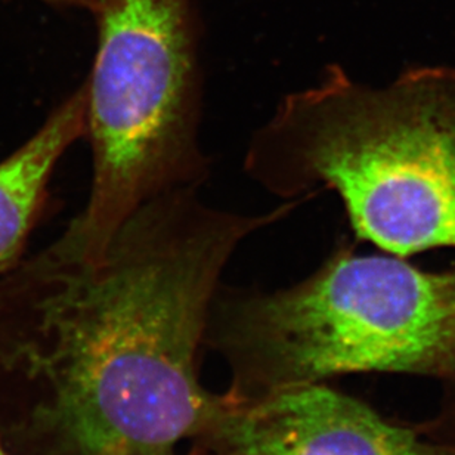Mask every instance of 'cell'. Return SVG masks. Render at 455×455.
<instances>
[{"label": "cell", "mask_w": 455, "mask_h": 455, "mask_svg": "<svg viewBox=\"0 0 455 455\" xmlns=\"http://www.w3.org/2000/svg\"><path fill=\"white\" fill-rule=\"evenodd\" d=\"M285 202L240 215L163 194L86 262L52 244L0 278V439L12 455H173L229 403L200 385L222 272Z\"/></svg>", "instance_id": "obj_1"}, {"label": "cell", "mask_w": 455, "mask_h": 455, "mask_svg": "<svg viewBox=\"0 0 455 455\" xmlns=\"http://www.w3.org/2000/svg\"><path fill=\"white\" fill-rule=\"evenodd\" d=\"M244 171L284 202L334 191L356 235L398 258L455 247V71L372 88L329 67L254 132Z\"/></svg>", "instance_id": "obj_2"}, {"label": "cell", "mask_w": 455, "mask_h": 455, "mask_svg": "<svg viewBox=\"0 0 455 455\" xmlns=\"http://www.w3.org/2000/svg\"><path fill=\"white\" fill-rule=\"evenodd\" d=\"M207 333L251 398L349 372L455 380V267L427 272L345 245L298 284L218 291Z\"/></svg>", "instance_id": "obj_3"}, {"label": "cell", "mask_w": 455, "mask_h": 455, "mask_svg": "<svg viewBox=\"0 0 455 455\" xmlns=\"http://www.w3.org/2000/svg\"><path fill=\"white\" fill-rule=\"evenodd\" d=\"M97 57L84 82L93 176L57 244L98 262L140 207L197 188L209 160L198 133L203 73L191 0H98Z\"/></svg>", "instance_id": "obj_4"}, {"label": "cell", "mask_w": 455, "mask_h": 455, "mask_svg": "<svg viewBox=\"0 0 455 455\" xmlns=\"http://www.w3.org/2000/svg\"><path fill=\"white\" fill-rule=\"evenodd\" d=\"M229 398L200 439L213 455H455L321 381Z\"/></svg>", "instance_id": "obj_5"}, {"label": "cell", "mask_w": 455, "mask_h": 455, "mask_svg": "<svg viewBox=\"0 0 455 455\" xmlns=\"http://www.w3.org/2000/svg\"><path fill=\"white\" fill-rule=\"evenodd\" d=\"M86 136V88L76 89L39 131L0 162V278L24 259L31 232L48 204L62 156Z\"/></svg>", "instance_id": "obj_6"}, {"label": "cell", "mask_w": 455, "mask_h": 455, "mask_svg": "<svg viewBox=\"0 0 455 455\" xmlns=\"http://www.w3.org/2000/svg\"><path fill=\"white\" fill-rule=\"evenodd\" d=\"M44 2L58 4V6H75V8L88 9V11L95 8V4H97V0H44Z\"/></svg>", "instance_id": "obj_7"}, {"label": "cell", "mask_w": 455, "mask_h": 455, "mask_svg": "<svg viewBox=\"0 0 455 455\" xmlns=\"http://www.w3.org/2000/svg\"><path fill=\"white\" fill-rule=\"evenodd\" d=\"M0 455H12L9 452L8 448L4 447V443H2V439H0Z\"/></svg>", "instance_id": "obj_8"}, {"label": "cell", "mask_w": 455, "mask_h": 455, "mask_svg": "<svg viewBox=\"0 0 455 455\" xmlns=\"http://www.w3.org/2000/svg\"><path fill=\"white\" fill-rule=\"evenodd\" d=\"M196 455H209V454H196Z\"/></svg>", "instance_id": "obj_9"}]
</instances>
